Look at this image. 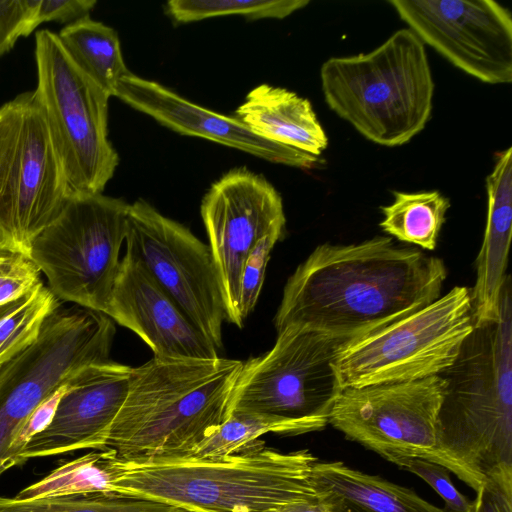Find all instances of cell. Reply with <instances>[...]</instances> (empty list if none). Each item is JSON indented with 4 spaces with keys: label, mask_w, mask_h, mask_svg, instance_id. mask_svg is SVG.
Listing matches in <instances>:
<instances>
[{
    "label": "cell",
    "mask_w": 512,
    "mask_h": 512,
    "mask_svg": "<svg viewBox=\"0 0 512 512\" xmlns=\"http://www.w3.org/2000/svg\"><path fill=\"white\" fill-rule=\"evenodd\" d=\"M242 365L153 357L133 368L107 449L130 461H165L191 449L228 418Z\"/></svg>",
    "instance_id": "cell-3"
},
{
    "label": "cell",
    "mask_w": 512,
    "mask_h": 512,
    "mask_svg": "<svg viewBox=\"0 0 512 512\" xmlns=\"http://www.w3.org/2000/svg\"><path fill=\"white\" fill-rule=\"evenodd\" d=\"M40 0L0 1V56L39 25Z\"/></svg>",
    "instance_id": "cell-30"
},
{
    "label": "cell",
    "mask_w": 512,
    "mask_h": 512,
    "mask_svg": "<svg viewBox=\"0 0 512 512\" xmlns=\"http://www.w3.org/2000/svg\"><path fill=\"white\" fill-rule=\"evenodd\" d=\"M114 96L182 135L208 139L276 164L314 166L302 155L254 134L234 116L203 108L155 81L130 73L120 80Z\"/></svg>",
    "instance_id": "cell-18"
},
{
    "label": "cell",
    "mask_w": 512,
    "mask_h": 512,
    "mask_svg": "<svg viewBox=\"0 0 512 512\" xmlns=\"http://www.w3.org/2000/svg\"><path fill=\"white\" fill-rule=\"evenodd\" d=\"M40 279V270L22 254L5 253L0 257V305L30 291Z\"/></svg>",
    "instance_id": "cell-32"
},
{
    "label": "cell",
    "mask_w": 512,
    "mask_h": 512,
    "mask_svg": "<svg viewBox=\"0 0 512 512\" xmlns=\"http://www.w3.org/2000/svg\"><path fill=\"white\" fill-rule=\"evenodd\" d=\"M68 381L46 397L27 417L19 428L8 453V469L16 466L18 454L30 440L42 432L52 421L60 400L68 390Z\"/></svg>",
    "instance_id": "cell-33"
},
{
    "label": "cell",
    "mask_w": 512,
    "mask_h": 512,
    "mask_svg": "<svg viewBox=\"0 0 512 512\" xmlns=\"http://www.w3.org/2000/svg\"><path fill=\"white\" fill-rule=\"evenodd\" d=\"M110 449L96 450L65 462L42 479L25 487L17 500L76 494L112 493Z\"/></svg>",
    "instance_id": "cell-24"
},
{
    "label": "cell",
    "mask_w": 512,
    "mask_h": 512,
    "mask_svg": "<svg viewBox=\"0 0 512 512\" xmlns=\"http://www.w3.org/2000/svg\"><path fill=\"white\" fill-rule=\"evenodd\" d=\"M59 305L42 281L23 296L0 305V366L35 341L44 321Z\"/></svg>",
    "instance_id": "cell-25"
},
{
    "label": "cell",
    "mask_w": 512,
    "mask_h": 512,
    "mask_svg": "<svg viewBox=\"0 0 512 512\" xmlns=\"http://www.w3.org/2000/svg\"><path fill=\"white\" fill-rule=\"evenodd\" d=\"M415 35L487 84L512 82V17L492 0H390Z\"/></svg>",
    "instance_id": "cell-14"
},
{
    "label": "cell",
    "mask_w": 512,
    "mask_h": 512,
    "mask_svg": "<svg viewBox=\"0 0 512 512\" xmlns=\"http://www.w3.org/2000/svg\"><path fill=\"white\" fill-rule=\"evenodd\" d=\"M5 253H7V252H5V251H1V250H0V257H1L2 255H4Z\"/></svg>",
    "instance_id": "cell-38"
},
{
    "label": "cell",
    "mask_w": 512,
    "mask_h": 512,
    "mask_svg": "<svg viewBox=\"0 0 512 512\" xmlns=\"http://www.w3.org/2000/svg\"><path fill=\"white\" fill-rule=\"evenodd\" d=\"M200 210L222 289L226 320L241 328V271L261 238L275 231L284 232L281 195L263 176L246 168H234L211 185Z\"/></svg>",
    "instance_id": "cell-15"
},
{
    "label": "cell",
    "mask_w": 512,
    "mask_h": 512,
    "mask_svg": "<svg viewBox=\"0 0 512 512\" xmlns=\"http://www.w3.org/2000/svg\"><path fill=\"white\" fill-rule=\"evenodd\" d=\"M308 4V0H170L166 12L178 23L227 15L283 19Z\"/></svg>",
    "instance_id": "cell-28"
},
{
    "label": "cell",
    "mask_w": 512,
    "mask_h": 512,
    "mask_svg": "<svg viewBox=\"0 0 512 512\" xmlns=\"http://www.w3.org/2000/svg\"><path fill=\"white\" fill-rule=\"evenodd\" d=\"M96 3L95 0H40L39 25L47 21L72 24L88 17Z\"/></svg>",
    "instance_id": "cell-35"
},
{
    "label": "cell",
    "mask_w": 512,
    "mask_h": 512,
    "mask_svg": "<svg viewBox=\"0 0 512 512\" xmlns=\"http://www.w3.org/2000/svg\"><path fill=\"white\" fill-rule=\"evenodd\" d=\"M473 503H474V502H473ZM473 512H477V511H476V508H475V505H474V510H473Z\"/></svg>",
    "instance_id": "cell-39"
},
{
    "label": "cell",
    "mask_w": 512,
    "mask_h": 512,
    "mask_svg": "<svg viewBox=\"0 0 512 512\" xmlns=\"http://www.w3.org/2000/svg\"><path fill=\"white\" fill-rule=\"evenodd\" d=\"M274 512H333L329 505L318 495L315 498L295 501L280 506Z\"/></svg>",
    "instance_id": "cell-36"
},
{
    "label": "cell",
    "mask_w": 512,
    "mask_h": 512,
    "mask_svg": "<svg viewBox=\"0 0 512 512\" xmlns=\"http://www.w3.org/2000/svg\"><path fill=\"white\" fill-rule=\"evenodd\" d=\"M393 196L390 205L381 207L384 218L379 225L383 231L422 250H434L450 200L436 190L393 191Z\"/></svg>",
    "instance_id": "cell-23"
},
{
    "label": "cell",
    "mask_w": 512,
    "mask_h": 512,
    "mask_svg": "<svg viewBox=\"0 0 512 512\" xmlns=\"http://www.w3.org/2000/svg\"><path fill=\"white\" fill-rule=\"evenodd\" d=\"M446 278L442 259L391 236L324 243L287 280L274 324L352 340L434 302Z\"/></svg>",
    "instance_id": "cell-1"
},
{
    "label": "cell",
    "mask_w": 512,
    "mask_h": 512,
    "mask_svg": "<svg viewBox=\"0 0 512 512\" xmlns=\"http://www.w3.org/2000/svg\"><path fill=\"white\" fill-rule=\"evenodd\" d=\"M438 449L482 483L512 467V297L507 277L497 321L474 326L454 364L441 374Z\"/></svg>",
    "instance_id": "cell-4"
},
{
    "label": "cell",
    "mask_w": 512,
    "mask_h": 512,
    "mask_svg": "<svg viewBox=\"0 0 512 512\" xmlns=\"http://www.w3.org/2000/svg\"><path fill=\"white\" fill-rule=\"evenodd\" d=\"M174 507L119 493L76 494L34 500L0 496V512H170Z\"/></svg>",
    "instance_id": "cell-26"
},
{
    "label": "cell",
    "mask_w": 512,
    "mask_h": 512,
    "mask_svg": "<svg viewBox=\"0 0 512 512\" xmlns=\"http://www.w3.org/2000/svg\"><path fill=\"white\" fill-rule=\"evenodd\" d=\"M348 341L293 326L278 332L268 352L243 362L229 414L270 419L286 436L323 430L343 389L336 360Z\"/></svg>",
    "instance_id": "cell-6"
},
{
    "label": "cell",
    "mask_w": 512,
    "mask_h": 512,
    "mask_svg": "<svg viewBox=\"0 0 512 512\" xmlns=\"http://www.w3.org/2000/svg\"><path fill=\"white\" fill-rule=\"evenodd\" d=\"M402 469L417 475L429 484L444 500L447 512H473L474 503L454 486L450 471L446 467L425 459L410 458Z\"/></svg>",
    "instance_id": "cell-31"
},
{
    "label": "cell",
    "mask_w": 512,
    "mask_h": 512,
    "mask_svg": "<svg viewBox=\"0 0 512 512\" xmlns=\"http://www.w3.org/2000/svg\"><path fill=\"white\" fill-rule=\"evenodd\" d=\"M71 189L35 92L0 107V250L29 258Z\"/></svg>",
    "instance_id": "cell-7"
},
{
    "label": "cell",
    "mask_w": 512,
    "mask_h": 512,
    "mask_svg": "<svg viewBox=\"0 0 512 512\" xmlns=\"http://www.w3.org/2000/svg\"><path fill=\"white\" fill-rule=\"evenodd\" d=\"M170 512H193L184 508L174 507Z\"/></svg>",
    "instance_id": "cell-37"
},
{
    "label": "cell",
    "mask_w": 512,
    "mask_h": 512,
    "mask_svg": "<svg viewBox=\"0 0 512 512\" xmlns=\"http://www.w3.org/2000/svg\"><path fill=\"white\" fill-rule=\"evenodd\" d=\"M473 502L477 512H512V467L487 476Z\"/></svg>",
    "instance_id": "cell-34"
},
{
    "label": "cell",
    "mask_w": 512,
    "mask_h": 512,
    "mask_svg": "<svg viewBox=\"0 0 512 512\" xmlns=\"http://www.w3.org/2000/svg\"><path fill=\"white\" fill-rule=\"evenodd\" d=\"M473 330L470 290L455 286L407 317L345 343L336 360L342 387L441 375Z\"/></svg>",
    "instance_id": "cell-10"
},
{
    "label": "cell",
    "mask_w": 512,
    "mask_h": 512,
    "mask_svg": "<svg viewBox=\"0 0 512 512\" xmlns=\"http://www.w3.org/2000/svg\"><path fill=\"white\" fill-rule=\"evenodd\" d=\"M57 35L74 64L114 96L120 80L131 73L123 59L117 32L88 16L67 24Z\"/></svg>",
    "instance_id": "cell-22"
},
{
    "label": "cell",
    "mask_w": 512,
    "mask_h": 512,
    "mask_svg": "<svg viewBox=\"0 0 512 512\" xmlns=\"http://www.w3.org/2000/svg\"><path fill=\"white\" fill-rule=\"evenodd\" d=\"M447 385L443 376L435 375L345 387L332 407L329 424L400 468L410 458L435 462L477 492L483 483L437 447V421Z\"/></svg>",
    "instance_id": "cell-11"
},
{
    "label": "cell",
    "mask_w": 512,
    "mask_h": 512,
    "mask_svg": "<svg viewBox=\"0 0 512 512\" xmlns=\"http://www.w3.org/2000/svg\"><path fill=\"white\" fill-rule=\"evenodd\" d=\"M234 117L254 134L302 155L313 165L328 147V137L310 101L286 88L255 87Z\"/></svg>",
    "instance_id": "cell-20"
},
{
    "label": "cell",
    "mask_w": 512,
    "mask_h": 512,
    "mask_svg": "<svg viewBox=\"0 0 512 512\" xmlns=\"http://www.w3.org/2000/svg\"><path fill=\"white\" fill-rule=\"evenodd\" d=\"M317 461L308 449L282 453L259 438L221 460L130 461L111 450V491L193 512H274L318 496Z\"/></svg>",
    "instance_id": "cell-2"
},
{
    "label": "cell",
    "mask_w": 512,
    "mask_h": 512,
    "mask_svg": "<svg viewBox=\"0 0 512 512\" xmlns=\"http://www.w3.org/2000/svg\"><path fill=\"white\" fill-rule=\"evenodd\" d=\"M126 253L139 260L189 320L219 349L226 320L208 245L143 199L129 204Z\"/></svg>",
    "instance_id": "cell-13"
},
{
    "label": "cell",
    "mask_w": 512,
    "mask_h": 512,
    "mask_svg": "<svg viewBox=\"0 0 512 512\" xmlns=\"http://www.w3.org/2000/svg\"><path fill=\"white\" fill-rule=\"evenodd\" d=\"M133 368L111 360L93 363L68 380L50 424L33 437L16 458L29 459L77 450L107 449L113 422L127 396Z\"/></svg>",
    "instance_id": "cell-16"
},
{
    "label": "cell",
    "mask_w": 512,
    "mask_h": 512,
    "mask_svg": "<svg viewBox=\"0 0 512 512\" xmlns=\"http://www.w3.org/2000/svg\"><path fill=\"white\" fill-rule=\"evenodd\" d=\"M282 236L283 231H275L264 236L253 247L245 260L239 286L240 313L244 321L255 307L263 285L270 253Z\"/></svg>",
    "instance_id": "cell-29"
},
{
    "label": "cell",
    "mask_w": 512,
    "mask_h": 512,
    "mask_svg": "<svg viewBox=\"0 0 512 512\" xmlns=\"http://www.w3.org/2000/svg\"><path fill=\"white\" fill-rule=\"evenodd\" d=\"M487 218L475 261L476 280L470 290L474 326L497 321L512 231V148L497 155L486 177Z\"/></svg>",
    "instance_id": "cell-19"
},
{
    "label": "cell",
    "mask_w": 512,
    "mask_h": 512,
    "mask_svg": "<svg viewBox=\"0 0 512 512\" xmlns=\"http://www.w3.org/2000/svg\"><path fill=\"white\" fill-rule=\"evenodd\" d=\"M320 79L328 107L378 145L409 142L432 114L435 85L426 49L409 28L368 53L329 58Z\"/></svg>",
    "instance_id": "cell-5"
},
{
    "label": "cell",
    "mask_w": 512,
    "mask_h": 512,
    "mask_svg": "<svg viewBox=\"0 0 512 512\" xmlns=\"http://www.w3.org/2000/svg\"><path fill=\"white\" fill-rule=\"evenodd\" d=\"M269 432L284 435L283 428L270 419L232 412L223 424L197 445L165 461L221 460Z\"/></svg>",
    "instance_id": "cell-27"
},
{
    "label": "cell",
    "mask_w": 512,
    "mask_h": 512,
    "mask_svg": "<svg viewBox=\"0 0 512 512\" xmlns=\"http://www.w3.org/2000/svg\"><path fill=\"white\" fill-rule=\"evenodd\" d=\"M34 90L61 158L72 193H102L119 156L108 139L111 97L70 59L58 35H35Z\"/></svg>",
    "instance_id": "cell-8"
},
{
    "label": "cell",
    "mask_w": 512,
    "mask_h": 512,
    "mask_svg": "<svg viewBox=\"0 0 512 512\" xmlns=\"http://www.w3.org/2000/svg\"><path fill=\"white\" fill-rule=\"evenodd\" d=\"M106 315L136 333L151 348L154 357H219L214 344L144 265L127 253L120 261Z\"/></svg>",
    "instance_id": "cell-17"
},
{
    "label": "cell",
    "mask_w": 512,
    "mask_h": 512,
    "mask_svg": "<svg viewBox=\"0 0 512 512\" xmlns=\"http://www.w3.org/2000/svg\"><path fill=\"white\" fill-rule=\"evenodd\" d=\"M311 483L333 512H447L412 489L341 461L315 462Z\"/></svg>",
    "instance_id": "cell-21"
},
{
    "label": "cell",
    "mask_w": 512,
    "mask_h": 512,
    "mask_svg": "<svg viewBox=\"0 0 512 512\" xmlns=\"http://www.w3.org/2000/svg\"><path fill=\"white\" fill-rule=\"evenodd\" d=\"M128 210L122 199L102 193H71L34 240L29 256L57 298L106 314Z\"/></svg>",
    "instance_id": "cell-9"
},
{
    "label": "cell",
    "mask_w": 512,
    "mask_h": 512,
    "mask_svg": "<svg viewBox=\"0 0 512 512\" xmlns=\"http://www.w3.org/2000/svg\"><path fill=\"white\" fill-rule=\"evenodd\" d=\"M115 335L106 314L59 305L35 341L0 366V476L19 428L32 411L78 370L109 359Z\"/></svg>",
    "instance_id": "cell-12"
}]
</instances>
